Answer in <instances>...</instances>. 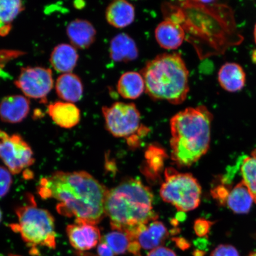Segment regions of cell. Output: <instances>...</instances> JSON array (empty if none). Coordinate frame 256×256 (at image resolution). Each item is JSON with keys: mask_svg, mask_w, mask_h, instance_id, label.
<instances>
[{"mask_svg": "<svg viewBox=\"0 0 256 256\" xmlns=\"http://www.w3.org/2000/svg\"><path fill=\"white\" fill-rule=\"evenodd\" d=\"M140 73L146 92L152 100L177 105L186 99L190 90V72L180 54H160L147 62Z\"/></svg>", "mask_w": 256, "mask_h": 256, "instance_id": "obj_4", "label": "cell"}, {"mask_svg": "<svg viewBox=\"0 0 256 256\" xmlns=\"http://www.w3.org/2000/svg\"><path fill=\"white\" fill-rule=\"evenodd\" d=\"M225 201L230 209L236 214L248 212L254 202L247 186L242 181L228 192Z\"/></svg>", "mask_w": 256, "mask_h": 256, "instance_id": "obj_22", "label": "cell"}, {"mask_svg": "<svg viewBox=\"0 0 256 256\" xmlns=\"http://www.w3.org/2000/svg\"><path fill=\"white\" fill-rule=\"evenodd\" d=\"M252 158L256 159V149L254 150V151L252 152Z\"/></svg>", "mask_w": 256, "mask_h": 256, "instance_id": "obj_35", "label": "cell"}, {"mask_svg": "<svg viewBox=\"0 0 256 256\" xmlns=\"http://www.w3.org/2000/svg\"><path fill=\"white\" fill-rule=\"evenodd\" d=\"M176 244H177L178 247L183 250L188 249L190 248V244L186 240L183 238H178L176 240Z\"/></svg>", "mask_w": 256, "mask_h": 256, "instance_id": "obj_32", "label": "cell"}, {"mask_svg": "<svg viewBox=\"0 0 256 256\" xmlns=\"http://www.w3.org/2000/svg\"><path fill=\"white\" fill-rule=\"evenodd\" d=\"M6 256H22L16 255V254H9V255Z\"/></svg>", "mask_w": 256, "mask_h": 256, "instance_id": "obj_38", "label": "cell"}, {"mask_svg": "<svg viewBox=\"0 0 256 256\" xmlns=\"http://www.w3.org/2000/svg\"><path fill=\"white\" fill-rule=\"evenodd\" d=\"M38 190L43 199L56 200L58 212L75 222L96 226L106 216L108 190L88 172H54L41 179Z\"/></svg>", "mask_w": 256, "mask_h": 256, "instance_id": "obj_1", "label": "cell"}, {"mask_svg": "<svg viewBox=\"0 0 256 256\" xmlns=\"http://www.w3.org/2000/svg\"><path fill=\"white\" fill-rule=\"evenodd\" d=\"M213 115L204 106L190 107L170 120L171 156L181 168L190 167L210 148Z\"/></svg>", "mask_w": 256, "mask_h": 256, "instance_id": "obj_3", "label": "cell"}, {"mask_svg": "<svg viewBox=\"0 0 256 256\" xmlns=\"http://www.w3.org/2000/svg\"><path fill=\"white\" fill-rule=\"evenodd\" d=\"M48 112L54 122L64 129L75 127L81 120L79 108L69 102H54L48 106Z\"/></svg>", "mask_w": 256, "mask_h": 256, "instance_id": "obj_13", "label": "cell"}, {"mask_svg": "<svg viewBox=\"0 0 256 256\" xmlns=\"http://www.w3.org/2000/svg\"><path fill=\"white\" fill-rule=\"evenodd\" d=\"M168 235L164 224L154 220L140 226L134 241L138 242L140 248L144 249L153 250L162 246Z\"/></svg>", "mask_w": 256, "mask_h": 256, "instance_id": "obj_15", "label": "cell"}, {"mask_svg": "<svg viewBox=\"0 0 256 256\" xmlns=\"http://www.w3.org/2000/svg\"><path fill=\"white\" fill-rule=\"evenodd\" d=\"M110 54L114 62H129L138 57V50L132 38L126 33H121L112 40Z\"/></svg>", "mask_w": 256, "mask_h": 256, "instance_id": "obj_17", "label": "cell"}, {"mask_svg": "<svg viewBox=\"0 0 256 256\" xmlns=\"http://www.w3.org/2000/svg\"><path fill=\"white\" fill-rule=\"evenodd\" d=\"M105 14L108 24L115 28H122L133 23L136 10L129 2L116 0L108 5Z\"/></svg>", "mask_w": 256, "mask_h": 256, "instance_id": "obj_18", "label": "cell"}, {"mask_svg": "<svg viewBox=\"0 0 256 256\" xmlns=\"http://www.w3.org/2000/svg\"><path fill=\"white\" fill-rule=\"evenodd\" d=\"M66 235L70 244L78 252L94 248L101 240L98 227L84 222H75L67 226Z\"/></svg>", "mask_w": 256, "mask_h": 256, "instance_id": "obj_10", "label": "cell"}, {"mask_svg": "<svg viewBox=\"0 0 256 256\" xmlns=\"http://www.w3.org/2000/svg\"><path fill=\"white\" fill-rule=\"evenodd\" d=\"M241 172L242 182L247 186L256 203V159L247 156L243 160Z\"/></svg>", "mask_w": 256, "mask_h": 256, "instance_id": "obj_24", "label": "cell"}, {"mask_svg": "<svg viewBox=\"0 0 256 256\" xmlns=\"http://www.w3.org/2000/svg\"><path fill=\"white\" fill-rule=\"evenodd\" d=\"M117 90L124 98L135 100L139 98L146 92L142 75L136 72H124L118 82Z\"/></svg>", "mask_w": 256, "mask_h": 256, "instance_id": "obj_21", "label": "cell"}, {"mask_svg": "<svg viewBox=\"0 0 256 256\" xmlns=\"http://www.w3.org/2000/svg\"><path fill=\"white\" fill-rule=\"evenodd\" d=\"M218 82L222 88L229 92L242 90L246 83V74L241 66L234 62L224 64L218 72Z\"/></svg>", "mask_w": 256, "mask_h": 256, "instance_id": "obj_20", "label": "cell"}, {"mask_svg": "<svg viewBox=\"0 0 256 256\" xmlns=\"http://www.w3.org/2000/svg\"><path fill=\"white\" fill-rule=\"evenodd\" d=\"M2 210H1V209H0V222H2Z\"/></svg>", "mask_w": 256, "mask_h": 256, "instance_id": "obj_36", "label": "cell"}, {"mask_svg": "<svg viewBox=\"0 0 256 256\" xmlns=\"http://www.w3.org/2000/svg\"><path fill=\"white\" fill-rule=\"evenodd\" d=\"M155 36L160 46L167 50H175L183 44L186 34L180 24L166 19L156 26Z\"/></svg>", "mask_w": 256, "mask_h": 256, "instance_id": "obj_12", "label": "cell"}, {"mask_svg": "<svg viewBox=\"0 0 256 256\" xmlns=\"http://www.w3.org/2000/svg\"><path fill=\"white\" fill-rule=\"evenodd\" d=\"M248 256H256V252H252Z\"/></svg>", "mask_w": 256, "mask_h": 256, "instance_id": "obj_37", "label": "cell"}, {"mask_svg": "<svg viewBox=\"0 0 256 256\" xmlns=\"http://www.w3.org/2000/svg\"><path fill=\"white\" fill-rule=\"evenodd\" d=\"M210 256H240L238 250L232 246L222 244L211 252Z\"/></svg>", "mask_w": 256, "mask_h": 256, "instance_id": "obj_27", "label": "cell"}, {"mask_svg": "<svg viewBox=\"0 0 256 256\" xmlns=\"http://www.w3.org/2000/svg\"><path fill=\"white\" fill-rule=\"evenodd\" d=\"M204 252L200 251H196L194 252V256H204Z\"/></svg>", "mask_w": 256, "mask_h": 256, "instance_id": "obj_34", "label": "cell"}, {"mask_svg": "<svg viewBox=\"0 0 256 256\" xmlns=\"http://www.w3.org/2000/svg\"><path fill=\"white\" fill-rule=\"evenodd\" d=\"M105 126L112 136L128 138L139 131L140 114L135 104L118 102L102 108Z\"/></svg>", "mask_w": 256, "mask_h": 256, "instance_id": "obj_7", "label": "cell"}, {"mask_svg": "<svg viewBox=\"0 0 256 256\" xmlns=\"http://www.w3.org/2000/svg\"><path fill=\"white\" fill-rule=\"evenodd\" d=\"M78 60V50L70 44H58L50 56V63L53 68L62 74L72 72L76 68Z\"/></svg>", "mask_w": 256, "mask_h": 256, "instance_id": "obj_19", "label": "cell"}, {"mask_svg": "<svg viewBox=\"0 0 256 256\" xmlns=\"http://www.w3.org/2000/svg\"><path fill=\"white\" fill-rule=\"evenodd\" d=\"M14 84L28 98L43 100L53 88L52 70L41 66H27L21 70Z\"/></svg>", "mask_w": 256, "mask_h": 256, "instance_id": "obj_9", "label": "cell"}, {"mask_svg": "<svg viewBox=\"0 0 256 256\" xmlns=\"http://www.w3.org/2000/svg\"><path fill=\"white\" fill-rule=\"evenodd\" d=\"M30 108V99L26 96H6L0 102V119L8 124L20 123L27 118Z\"/></svg>", "mask_w": 256, "mask_h": 256, "instance_id": "obj_11", "label": "cell"}, {"mask_svg": "<svg viewBox=\"0 0 256 256\" xmlns=\"http://www.w3.org/2000/svg\"><path fill=\"white\" fill-rule=\"evenodd\" d=\"M210 223L203 220H198L194 224V229L196 234L200 236L206 235L209 232Z\"/></svg>", "mask_w": 256, "mask_h": 256, "instance_id": "obj_28", "label": "cell"}, {"mask_svg": "<svg viewBox=\"0 0 256 256\" xmlns=\"http://www.w3.org/2000/svg\"><path fill=\"white\" fill-rule=\"evenodd\" d=\"M152 202L149 188L137 179L128 178L108 190L106 216L110 220L112 229L126 234L133 242L140 226L156 220Z\"/></svg>", "mask_w": 256, "mask_h": 256, "instance_id": "obj_2", "label": "cell"}, {"mask_svg": "<svg viewBox=\"0 0 256 256\" xmlns=\"http://www.w3.org/2000/svg\"><path fill=\"white\" fill-rule=\"evenodd\" d=\"M254 36L255 42L256 44V24L255 27H254ZM252 60H254V62L256 63V50H255L254 52V54H252Z\"/></svg>", "mask_w": 256, "mask_h": 256, "instance_id": "obj_33", "label": "cell"}, {"mask_svg": "<svg viewBox=\"0 0 256 256\" xmlns=\"http://www.w3.org/2000/svg\"><path fill=\"white\" fill-rule=\"evenodd\" d=\"M56 90L57 95L64 102L74 104L82 98L84 88L79 76L70 72L62 74L57 78Z\"/></svg>", "mask_w": 256, "mask_h": 256, "instance_id": "obj_16", "label": "cell"}, {"mask_svg": "<svg viewBox=\"0 0 256 256\" xmlns=\"http://www.w3.org/2000/svg\"><path fill=\"white\" fill-rule=\"evenodd\" d=\"M202 188L199 182L190 174L179 172L168 168L165 180L160 188V196L180 212L196 209L200 202Z\"/></svg>", "mask_w": 256, "mask_h": 256, "instance_id": "obj_6", "label": "cell"}, {"mask_svg": "<svg viewBox=\"0 0 256 256\" xmlns=\"http://www.w3.org/2000/svg\"><path fill=\"white\" fill-rule=\"evenodd\" d=\"M0 159L12 174H18L35 162L28 143L18 134L9 135L0 129Z\"/></svg>", "mask_w": 256, "mask_h": 256, "instance_id": "obj_8", "label": "cell"}, {"mask_svg": "<svg viewBox=\"0 0 256 256\" xmlns=\"http://www.w3.org/2000/svg\"><path fill=\"white\" fill-rule=\"evenodd\" d=\"M16 213L18 222L10 226L12 231L20 234L28 246L56 248L55 220L49 211L37 207L32 200L31 203L18 207Z\"/></svg>", "mask_w": 256, "mask_h": 256, "instance_id": "obj_5", "label": "cell"}, {"mask_svg": "<svg viewBox=\"0 0 256 256\" xmlns=\"http://www.w3.org/2000/svg\"><path fill=\"white\" fill-rule=\"evenodd\" d=\"M96 34L94 26L83 19H76L66 27L67 36L76 49H88L94 42Z\"/></svg>", "mask_w": 256, "mask_h": 256, "instance_id": "obj_14", "label": "cell"}, {"mask_svg": "<svg viewBox=\"0 0 256 256\" xmlns=\"http://www.w3.org/2000/svg\"><path fill=\"white\" fill-rule=\"evenodd\" d=\"M146 256H177L175 252L167 248L160 246L158 248L152 250Z\"/></svg>", "mask_w": 256, "mask_h": 256, "instance_id": "obj_29", "label": "cell"}, {"mask_svg": "<svg viewBox=\"0 0 256 256\" xmlns=\"http://www.w3.org/2000/svg\"><path fill=\"white\" fill-rule=\"evenodd\" d=\"M24 9V2L21 1L0 0V28L12 23Z\"/></svg>", "mask_w": 256, "mask_h": 256, "instance_id": "obj_23", "label": "cell"}, {"mask_svg": "<svg viewBox=\"0 0 256 256\" xmlns=\"http://www.w3.org/2000/svg\"><path fill=\"white\" fill-rule=\"evenodd\" d=\"M140 248H140L139 243L136 241L130 242L128 250L132 252L134 254H138L140 252Z\"/></svg>", "mask_w": 256, "mask_h": 256, "instance_id": "obj_31", "label": "cell"}, {"mask_svg": "<svg viewBox=\"0 0 256 256\" xmlns=\"http://www.w3.org/2000/svg\"><path fill=\"white\" fill-rule=\"evenodd\" d=\"M98 256H114V254L106 243L102 240L98 247Z\"/></svg>", "mask_w": 256, "mask_h": 256, "instance_id": "obj_30", "label": "cell"}, {"mask_svg": "<svg viewBox=\"0 0 256 256\" xmlns=\"http://www.w3.org/2000/svg\"><path fill=\"white\" fill-rule=\"evenodd\" d=\"M12 174L7 168L0 166V198L5 196L10 190L12 183Z\"/></svg>", "mask_w": 256, "mask_h": 256, "instance_id": "obj_26", "label": "cell"}, {"mask_svg": "<svg viewBox=\"0 0 256 256\" xmlns=\"http://www.w3.org/2000/svg\"><path fill=\"white\" fill-rule=\"evenodd\" d=\"M102 240L110 246L116 255L124 254L128 250L130 242L126 234L114 230L105 235Z\"/></svg>", "mask_w": 256, "mask_h": 256, "instance_id": "obj_25", "label": "cell"}]
</instances>
